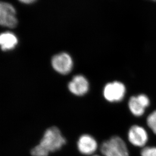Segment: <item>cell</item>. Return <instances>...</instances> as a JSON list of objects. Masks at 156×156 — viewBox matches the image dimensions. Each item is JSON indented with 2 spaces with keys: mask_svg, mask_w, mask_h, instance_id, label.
I'll use <instances>...</instances> for the list:
<instances>
[{
  "mask_svg": "<svg viewBox=\"0 0 156 156\" xmlns=\"http://www.w3.org/2000/svg\"><path fill=\"white\" fill-rule=\"evenodd\" d=\"M66 140L60 130L56 127L48 128L38 145L31 151L33 156H48L49 153L59 150L66 144Z\"/></svg>",
  "mask_w": 156,
  "mask_h": 156,
  "instance_id": "obj_1",
  "label": "cell"
},
{
  "mask_svg": "<svg viewBox=\"0 0 156 156\" xmlns=\"http://www.w3.org/2000/svg\"><path fill=\"white\" fill-rule=\"evenodd\" d=\"M101 152L105 156H129L126 144L117 136L104 141L101 147Z\"/></svg>",
  "mask_w": 156,
  "mask_h": 156,
  "instance_id": "obj_2",
  "label": "cell"
},
{
  "mask_svg": "<svg viewBox=\"0 0 156 156\" xmlns=\"http://www.w3.org/2000/svg\"><path fill=\"white\" fill-rule=\"evenodd\" d=\"M0 24L3 27L14 28L17 24L16 11L12 5L2 2L0 4Z\"/></svg>",
  "mask_w": 156,
  "mask_h": 156,
  "instance_id": "obj_3",
  "label": "cell"
},
{
  "mask_svg": "<svg viewBox=\"0 0 156 156\" xmlns=\"http://www.w3.org/2000/svg\"><path fill=\"white\" fill-rule=\"evenodd\" d=\"M125 93V86L120 82L109 83L105 87L104 96L109 102H118L122 100Z\"/></svg>",
  "mask_w": 156,
  "mask_h": 156,
  "instance_id": "obj_4",
  "label": "cell"
},
{
  "mask_svg": "<svg viewBox=\"0 0 156 156\" xmlns=\"http://www.w3.org/2000/svg\"><path fill=\"white\" fill-rule=\"evenodd\" d=\"M52 65L57 72L66 74L72 70L73 61L69 55L66 53H60L53 57Z\"/></svg>",
  "mask_w": 156,
  "mask_h": 156,
  "instance_id": "obj_5",
  "label": "cell"
},
{
  "mask_svg": "<svg viewBox=\"0 0 156 156\" xmlns=\"http://www.w3.org/2000/svg\"><path fill=\"white\" fill-rule=\"evenodd\" d=\"M148 137L147 131L143 127L139 125H133L128 131V140L136 147H144L147 142Z\"/></svg>",
  "mask_w": 156,
  "mask_h": 156,
  "instance_id": "obj_6",
  "label": "cell"
},
{
  "mask_svg": "<svg viewBox=\"0 0 156 156\" xmlns=\"http://www.w3.org/2000/svg\"><path fill=\"white\" fill-rule=\"evenodd\" d=\"M68 88L70 92L76 96L86 94L89 89V83L84 76L76 75L69 83Z\"/></svg>",
  "mask_w": 156,
  "mask_h": 156,
  "instance_id": "obj_7",
  "label": "cell"
},
{
  "mask_svg": "<svg viewBox=\"0 0 156 156\" xmlns=\"http://www.w3.org/2000/svg\"><path fill=\"white\" fill-rule=\"evenodd\" d=\"M77 147L81 154L90 155L96 152L98 144L95 139L91 136L88 134H83L78 140Z\"/></svg>",
  "mask_w": 156,
  "mask_h": 156,
  "instance_id": "obj_8",
  "label": "cell"
},
{
  "mask_svg": "<svg viewBox=\"0 0 156 156\" xmlns=\"http://www.w3.org/2000/svg\"><path fill=\"white\" fill-rule=\"evenodd\" d=\"M18 40L16 35L9 32L2 33L0 36V44L3 51L11 50L16 47Z\"/></svg>",
  "mask_w": 156,
  "mask_h": 156,
  "instance_id": "obj_9",
  "label": "cell"
},
{
  "mask_svg": "<svg viewBox=\"0 0 156 156\" xmlns=\"http://www.w3.org/2000/svg\"><path fill=\"white\" fill-rule=\"evenodd\" d=\"M128 106L131 113L136 116H141L144 114L145 108L138 100L136 97H132L129 101Z\"/></svg>",
  "mask_w": 156,
  "mask_h": 156,
  "instance_id": "obj_10",
  "label": "cell"
},
{
  "mask_svg": "<svg viewBox=\"0 0 156 156\" xmlns=\"http://www.w3.org/2000/svg\"><path fill=\"white\" fill-rule=\"evenodd\" d=\"M147 126L156 134V110L149 115L147 120Z\"/></svg>",
  "mask_w": 156,
  "mask_h": 156,
  "instance_id": "obj_11",
  "label": "cell"
},
{
  "mask_svg": "<svg viewBox=\"0 0 156 156\" xmlns=\"http://www.w3.org/2000/svg\"><path fill=\"white\" fill-rule=\"evenodd\" d=\"M141 156H156V147H145L141 150Z\"/></svg>",
  "mask_w": 156,
  "mask_h": 156,
  "instance_id": "obj_12",
  "label": "cell"
},
{
  "mask_svg": "<svg viewBox=\"0 0 156 156\" xmlns=\"http://www.w3.org/2000/svg\"><path fill=\"white\" fill-rule=\"evenodd\" d=\"M136 97H137L138 100L140 101V103L145 108L149 106L150 100L147 96H146L144 94H140Z\"/></svg>",
  "mask_w": 156,
  "mask_h": 156,
  "instance_id": "obj_13",
  "label": "cell"
},
{
  "mask_svg": "<svg viewBox=\"0 0 156 156\" xmlns=\"http://www.w3.org/2000/svg\"><path fill=\"white\" fill-rule=\"evenodd\" d=\"M35 2L34 0H24V1H21V2L22 3H25V4H30V3H34Z\"/></svg>",
  "mask_w": 156,
  "mask_h": 156,
  "instance_id": "obj_14",
  "label": "cell"
},
{
  "mask_svg": "<svg viewBox=\"0 0 156 156\" xmlns=\"http://www.w3.org/2000/svg\"><path fill=\"white\" fill-rule=\"evenodd\" d=\"M99 156V155H94V156Z\"/></svg>",
  "mask_w": 156,
  "mask_h": 156,
  "instance_id": "obj_15",
  "label": "cell"
}]
</instances>
